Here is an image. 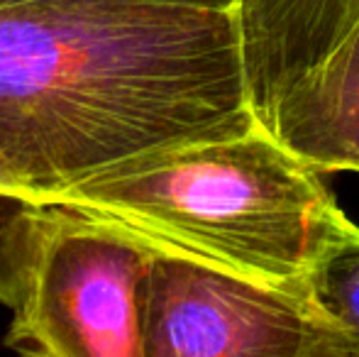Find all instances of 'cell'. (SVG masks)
Segmentation results:
<instances>
[{"label": "cell", "mask_w": 359, "mask_h": 357, "mask_svg": "<svg viewBox=\"0 0 359 357\" xmlns=\"http://www.w3.org/2000/svg\"><path fill=\"white\" fill-rule=\"evenodd\" d=\"M259 123L235 8L32 0L0 8V157L22 194Z\"/></svg>", "instance_id": "6da1fadb"}, {"label": "cell", "mask_w": 359, "mask_h": 357, "mask_svg": "<svg viewBox=\"0 0 359 357\" xmlns=\"http://www.w3.org/2000/svg\"><path fill=\"white\" fill-rule=\"evenodd\" d=\"M42 203L98 220L151 255L301 296H313L323 260L357 228L320 172L262 123L128 159Z\"/></svg>", "instance_id": "7a4b0ae2"}, {"label": "cell", "mask_w": 359, "mask_h": 357, "mask_svg": "<svg viewBox=\"0 0 359 357\" xmlns=\"http://www.w3.org/2000/svg\"><path fill=\"white\" fill-rule=\"evenodd\" d=\"M151 252L62 203H39L3 345L42 357H144Z\"/></svg>", "instance_id": "3957f363"}, {"label": "cell", "mask_w": 359, "mask_h": 357, "mask_svg": "<svg viewBox=\"0 0 359 357\" xmlns=\"http://www.w3.org/2000/svg\"><path fill=\"white\" fill-rule=\"evenodd\" d=\"M142 335L144 357H355L313 296L166 255L149 260Z\"/></svg>", "instance_id": "277c9868"}, {"label": "cell", "mask_w": 359, "mask_h": 357, "mask_svg": "<svg viewBox=\"0 0 359 357\" xmlns=\"http://www.w3.org/2000/svg\"><path fill=\"white\" fill-rule=\"evenodd\" d=\"M250 100L269 128L279 100L359 25V0H237Z\"/></svg>", "instance_id": "5b68a950"}, {"label": "cell", "mask_w": 359, "mask_h": 357, "mask_svg": "<svg viewBox=\"0 0 359 357\" xmlns=\"http://www.w3.org/2000/svg\"><path fill=\"white\" fill-rule=\"evenodd\" d=\"M269 130L318 172H359V25L286 90Z\"/></svg>", "instance_id": "8992f818"}, {"label": "cell", "mask_w": 359, "mask_h": 357, "mask_svg": "<svg viewBox=\"0 0 359 357\" xmlns=\"http://www.w3.org/2000/svg\"><path fill=\"white\" fill-rule=\"evenodd\" d=\"M37 208L39 203L22 194L15 174L0 157V306L10 311L22 294Z\"/></svg>", "instance_id": "52a82bcc"}, {"label": "cell", "mask_w": 359, "mask_h": 357, "mask_svg": "<svg viewBox=\"0 0 359 357\" xmlns=\"http://www.w3.org/2000/svg\"><path fill=\"white\" fill-rule=\"evenodd\" d=\"M313 296L345 330L359 357V225L330 250L313 276Z\"/></svg>", "instance_id": "ba28073f"}, {"label": "cell", "mask_w": 359, "mask_h": 357, "mask_svg": "<svg viewBox=\"0 0 359 357\" xmlns=\"http://www.w3.org/2000/svg\"><path fill=\"white\" fill-rule=\"evenodd\" d=\"M18 3H32V0H0V8H3V5H18ZM171 3L208 5V8H235L237 0H171Z\"/></svg>", "instance_id": "9c48e42d"}]
</instances>
